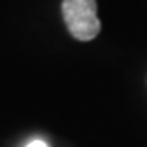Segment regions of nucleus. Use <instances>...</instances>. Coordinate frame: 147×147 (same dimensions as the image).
<instances>
[{"instance_id": "f257e3e1", "label": "nucleus", "mask_w": 147, "mask_h": 147, "mask_svg": "<svg viewBox=\"0 0 147 147\" xmlns=\"http://www.w3.org/2000/svg\"><path fill=\"white\" fill-rule=\"evenodd\" d=\"M62 16L69 33L79 41H92L101 30L96 0H64Z\"/></svg>"}, {"instance_id": "f03ea898", "label": "nucleus", "mask_w": 147, "mask_h": 147, "mask_svg": "<svg viewBox=\"0 0 147 147\" xmlns=\"http://www.w3.org/2000/svg\"><path fill=\"white\" fill-rule=\"evenodd\" d=\"M26 147H47V144H46L44 141H39V139H36V141H31Z\"/></svg>"}]
</instances>
